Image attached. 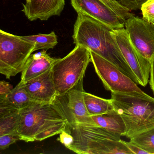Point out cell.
<instances>
[{
  "instance_id": "cell-1",
  "label": "cell",
  "mask_w": 154,
  "mask_h": 154,
  "mask_svg": "<svg viewBox=\"0 0 154 154\" xmlns=\"http://www.w3.org/2000/svg\"><path fill=\"white\" fill-rule=\"evenodd\" d=\"M110 27L82 14H78L72 37L82 45L114 64L136 83L134 76L122 55Z\"/></svg>"
},
{
  "instance_id": "cell-2",
  "label": "cell",
  "mask_w": 154,
  "mask_h": 154,
  "mask_svg": "<svg viewBox=\"0 0 154 154\" xmlns=\"http://www.w3.org/2000/svg\"><path fill=\"white\" fill-rule=\"evenodd\" d=\"M67 128L74 137L68 149L79 154H133L120 136L94 125L69 123Z\"/></svg>"
},
{
  "instance_id": "cell-3",
  "label": "cell",
  "mask_w": 154,
  "mask_h": 154,
  "mask_svg": "<svg viewBox=\"0 0 154 154\" xmlns=\"http://www.w3.org/2000/svg\"><path fill=\"white\" fill-rule=\"evenodd\" d=\"M111 103L126 127L130 138L154 128V98L138 93H112Z\"/></svg>"
},
{
  "instance_id": "cell-4",
  "label": "cell",
  "mask_w": 154,
  "mask_h": 154,
  "mask_svg": "<svg viewBox=\"0 0 154 154\" xmlns=\"http://www.w3.org/2000/svg\"><path fill=\"white\" fill-rule=\"evenodd\" d=\"M18 110L17 134L20 140L27 143L35 141L36 136L53 121L68 119L65 108L57 98L52 103L35 102Z\"/></svg>"
},
{
  "instance_id": "cell-5",
  "label": "cell",
  "mask_w": 154,
  "mask_h": 154,
  "mask_svg": "<svg viewBox=\"0 0 154 154\" xmlns=\"http://www.w3.org/2000/svg\"><path fill=\"white\" fill-rule=\"evenodd\" d=\"M90 61L89 50L82 45H75L66 56L58 58L51 69L52 80L58 96H66L83 80Z\"/></svg>"
},
{
  "instance_id": "cell-6",
  "label": "cell",
  "mask_w": 154,
  "mask_h": 154,
  "mask_svg": "<svg viewBox=\"0 0 154 154\" xmlns=\"http://www.w3.org/2000/svg\"><path fill=\"white\" fill-rule=\"evenodd\" d=\"M34 44L0 29V74L7 79L22 71Z\"/></svg>"
},
{
  "instance_id": "cell-7",
  "label": "cell",
  "mask_w": 154,
  "mask_h": 154,
  "mask_svg": "<svg viewBox=\"0 0 154 154\" xmlns=\"http://www.w3.org/2000/svg\"><path fill=\"white\" fill-rule=\"evenodd\" d=\"M91 61L105 88L112 93H138L148 96L133 80L104 58L90 51Z\"/></svg>"
},
{
  "instance_id": "cell-8",
  "label": "cell",
  "mask_w": 154,
  "mask_h": 154,
  "mask_svg": "<svg viewBox=\"0 0 154 154\" xmlns=\"http://www.w3.org/2000/svg\"><path fill=\"white\" fill-rule=\"evenodd\" d=\"M113 34L122 55L134 76L136 83L146 86L149 82L151 62L134 47L125 28L113 30Z\"/></svg>"
},
{
  "instance_id": "cell-9",
  "label": "cell",
  "mask_w": 154,
  "mask_h": 154,
  "mask_svg": "<svg viewBox=\"0 0 154 154\" xmlns=\"http://www.w3.org/2000/svg\"><path fill=\"white\" fill-rule=\"evenodd\" d=\"M125 27L134 47L151 62L154 55V25L134 15L126 20Z\"/></svg>"
},
{
  "instance_id": "cell-10",
  "label": "cell",
  "mask_w": 154,
  "mask_h": 154,
  "mask_svg": "<svg viewBox=\"0 0 154 154\" xmlns=\"http://www.w3.org/2000/svg\"><path fill=\"white\" fill-rule=\"evenodd\" d=\"M78 14L92 18L114 30L125 27V20L101 0H71Z\"/></svg>"
},
{
  "instance_id": "cell-11",
  "label": "cell",
  "mask_w": 154,
  "mask_h": 154,
  "mask_svg": "<svg viewBox=\"0 0 154 154\" xmlns=\"http://www.w3.org/2000/svg\"><path fill=\"white\" fill-rule=\"evenodd\" d=\"M83 80L70 90L67 96L66 115L69 124L97 125L87 111L84 102Z\"/></svg>"
},
{
  "instance_id": "cell-12",
  "label": "cell",
  "mask_w": 154,
  "mask_h": 154,
  "mask_svg": "<svg viewBox=\"0 0 154 154\" xmlns=\"http://www.w3.org/2000/svg\"><path fill=\"white\" fill-rule=\"evenodd\" d=\"M22 11L30 21L47 20L59 16L64 10L65 0H25Z\"/></svg>"
},
{
  "instance_id": "cell-13",
  "label": "cell",
  "mask_w": 154,
  "mask_h": 154,
  "mask_svg": "<svg viewBox=\"0 0 154 154\" xmlns=\"http://www.w3.org/2000/svg\"><path fill=\"white\" fill-rule=\"evenodd\" d=\"M51 69L24 83L29 94L36 102L52 103L57 98L52 80Z\"/></svg>"
},
{
  "instance_id": "cell-14",
  "label": "cell",
  "mask_w": 154,
  "mask_h": 154,
  "mask_svg": "<svg viewBox=\"0 0 154 154\" xmlns=\"http://www.w3.org/2000/svg\"><path fill=\"white\" fill-rule=\"evenodd\" d=\"M58 58L51 57L47 51L31 54L22 71L21 80L24 83L51 69Z\"/></svg>"
},
{
  "instance_id": "cell-15",
  "label": "cell",
  "mask_w": 154,
  "mask_h": 154,
  "mask_svg": "<svg viewBox=\"0 0 154 154\" xmlns=\"http://www.w3.org/2000/svg\"><path fill=\"white\" fill-rule=\"evenodd\" d=\"M97 125L118 135L125 136L126 127L122 117L115 109L98 115L91 116Z\"/></svg>"
},
{
  "instance_id": "cell-16",
  "label": "cell",
  "mask_w": 154,
  "mask_h": 154,
  "mask_svg": "<svg viewBox=\"0 0 154 154\" xmlns=\"http://www.w3.org/2000/svg\"><path fill=\"white\" fill-rule=\"evenodd\" d=\"M83 96L87 111L91 116L102 115L114 109L110 99L101 98L85 91Z\"/></svg>"
},
{
  "instance_id": "cell-17",
  "label": "cell",
  "mask_w": 154,
  "mask_h": 154,
  "mask_svg": "<svg viewBox=\"0 0 154 154\" xmlns=\"http://www.w3.org/2000/svg\"><path fill=\"white\" fill-rule=\"evenodd\" d=\"M6 96L9 102L18 110L36 102L29 94L25 83L21 80Z\"/></svg>"
},
{
  "instance_id": "cell-18",
  "label": "cell",
  "mask_w": 154,
  "mask_h": 154,
  "mask_svg": "<svg viewBox=\"0 0 154 154\" xmlns=\"http://www.w3.org/2000/svg\"><path fill=\"white\" fill-rule=\"evenodd\" d=\"M23 39L34 44L33 52L38 50H48L53 49L57 44V37L54 31L49 34H40L21 36Z\"/></svg>"
},
{
  "instance_id": "cell-19",
  "label": "cell",
  "mask_w": 154,
  "mask_h": 154,
  "mask_svg": "<svg viewBox=\"0 0 154 154\" xmlns=\"http://www.w3.org/2000/svg\"><path fill=\"white\" fill-rule=\"evenodd\" d=\"M69 124L68 119L55 120L46 126L36 136L35 141H42L56 135L60 134L66 130Z\"/></svg>"
},
{
  "instance_id": "cell-20",
  "label": "cell",
  "mask_w": 154,
  "mask_h": 154,
  "mask_svg": "<svg viewBox=\"0 0 154 154\" xmlns=\"http://www.w3.org/2000/svg\"><path fill=\"white\" fill-rule=\"evenodd\" d=\"M130 139V142L148 154H154V128L135 136Z\"/></svg>"
},
{
  "instance_id": "cell-21",
  "label": "cell",
  "mask_w": 154,
  "mask_h": 154,
  "mask_svg": "<svg viewBox=\"0 0 154 154\" xmlns=\"http://www.w3.org/2000/svg\"><path fill=\"white\" fill-rule=\"evenodd\" d=\"M19 120L18 110L0 117V136L6 134L17 133Z\"/></svg>"
},
{
  "instance_id": "cell-22",
  "label": "cell",
  "mask_w": 154,
  "mask_h": 154,
  "mask_svg": "<svg viewBox=\"0 0 154 154\" xmlns=\"http://www.w3.org/2000/svg\"><path fill=\"white\" fill-rule=\"evenodd\" d=\"M107 5L111 9H113L120 17L126 21L130 17L134 16L133 14L131 13L128 9L121 5L118 1L116 0H101Z\"/></svg>"
},
{
  "instance_id": "cell-23",
  "label": "cell",
  "mask_w": 154,
  "mask_h": 154,
  "mask_svg": "<svg viewBox=\"0 0 154 154\" xmlns=\"http://www.w3.org/2000/svg\"><path fill=\"white\" fill-rule=\"evenodd\" d=\"M143 19L154 25V0H148L141 7Z\"/></svg>"
},
{
  "instance_id": "cell-24",
  "label": "cell",
  "mask_w": 154,
  "mask_h": 154,
  "mask_svg": "<svg viewBox=\"0 0 154 154\" xmlns=\"http://www.w3.org/2000/svg\"><path fill=\"white\" fill-rule=\"evenodd\" d=\"M20 140L17 133L6 134L0 136V150H5L10 146Z\"/></svg>"
},
{
  "instance_id": "cell-25",
  "label": "cell",
  "mask_w": 154,
  "mask_h": 154,
  "mask_svg": "<svg viewBox=\"0 0 154 154\" xmlns=\"http://www.w3.org/2000/svg\"><path fill=\"white\" fill-rule=\"evenodd\" d=\"M18 110L7 99L6 95L0 96V117Z\"/></svg>"
},
{
  "instance_id": "cell-26",
  "label": "cell",
  "mask_w": 154,
  "mask_h": 154,
  "mask_svg": "<svg viewBox=\"0 0 154 154\" xmlns=\"http://www.w3.org/2000/svg\"><path fill=\"white\" fill-rule=\"evenodd\" d=\"M147 1L148 0H118V2L130 11L141 9L142 5Z\"/></svg>"
},
{
  "instance_id": "cell-27",
  "label": "cell",
  "mask_w": 154,
  "mask_h": 154,
  "mask_svg": "<svg viewBox=\"0 0 154 154\" xmlns=\"http://www.w3.org/2000/svg\"><path fill=\"white\" fill-rule=\"evenodd\" d=\"M58 140L67 148H68L73 144L74 137L69 132L65 130L60 134Z\"/></svg>"
},
{
  "instance_id": "cell-28",
  "label": "cell",
  "mask_w": 154,
  "mask_h": 154,
  "mask_svg": "<svg viewBox=\"0 0 154 154\" xmlns=\"http://www.w3.org/2000/svg\"><path fill=\"white\" fill-rule=\"evenodd\" d=\"M13 88L12 85L5 80H0V96H4L10 93Z\"/></svg>"
},
{
  "instance_id": "cell-29",
  "label": "cell",
  "mask_w": 154,
  "mask_h": 154,
  "mask_svg": "<svg viewBox=\"0 0 154 154\" xmlns=\"http://www.w3.org/2000/svg\"><path fill=\"white\" fill-rule=\"evenodd\" d=\"M124 143L125 144L127 147L130 149V151L132 152L133 154H148L147 152L142 149L140 147H138L137 146L131 142H127L124 141Z\"/></svg>"
},
{
  "instance_id": "cell-30",
  "label": "cell",
  "mask_w": 154,
  "mask_h": 154,
  "mask_svg": "<svg viewBox=\"0 0 154 154\" xmlns=\"http://www.w3.org/2000/svg\"><path fill=\"white\" fill-rule=\"evenodd\" d=\"M149 85L154 95V55L151 61Z\"/></svg>"
}]
</instances>
